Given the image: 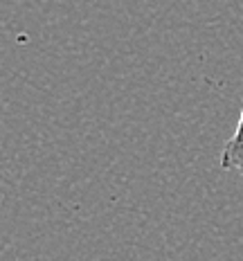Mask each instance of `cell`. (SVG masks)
Returning <instances> with one entry per match:
<instances>
[{
    "label": "cell",
    "mask_w": 243,
    "mask_h": 261,
    "mask_svg": "<svg viewBox=\"0 0 243 261\" xmlns=\"http://www.w3.org/2000/svg\"><path fill=\"white\" fill-rule=\"evenodd\" d=\"M221 169L223 171H234L243 176V108L241 117L236 124V130L232 133V138L225 142V149L221 153Z\"/></svg>",
    "instance_id": "1"
}]
</instances>
